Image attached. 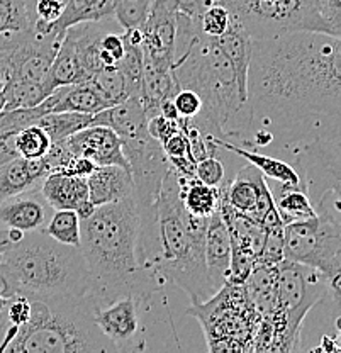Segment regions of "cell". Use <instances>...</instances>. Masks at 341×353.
<instances>
[{"instance_id":"cell-1","label":"cell","mask_w":341,"mask_h":353,"mask_svg":"<svg viewBox=\"0 0 341 353\" xmlns=\"http://www.w3.org/2000/svg\"><path fill=\"white\" fill-rule=\"evenodd\" d=\"M340 41L314 31L251 38L247 77L251 128L270 131L275 139L316 121L341 119Z\"/></svg>"},{"instance_id":"cell-2","label":"cell","mask_w":341,"mask_h":353,"mask_svg":"<svg viewBox=\"0 0 341 353\" xmlns=\"http://www.w3.org/2000/svg\"><path fill=\"white\" fill-rule=\"evenodd\" d=\"M139 216L134 194L95 208L80 221V252L92 279L95 304L126 294L153 297L160 292L138 262Z\"/></svg>"},{"instance_id":"cell-3","label":"cell","mask_w":341,"mask_h":353,"mask_svg":"<svg viewBox=\"0 0 341 353\" xmlns=\"http://www.w3.org/2000/svg\"><path fill=\"white\" fill-rule=\"evenodd\" d=\"M172 72L178 87L190 88L203 101V110L190 123L205 136L240 143L251 128L250 109L238 90L233 65L214 38L199 32Z\"/></svg>"},{"instance_id":"cell-4","label":"cell","mask_w":341,"mask_h":353,"mask_svg":"<svg viewBox=\"0 0 341 353\" xmlns=\"http://www.w3.org/2000/svg\"><path fill=\"white\" fill-rule=\"evenodd\" d=\"M31 318L17 330L7 353L116 352L94 319V301L80 297H29Z\"/></svg>"},{"instance_id":"cell-5","label":"cell","mask_w":341,"mask_h":353,"mask_svg":"<svg viewBox=\"0 0 341 353\" xmlns=\"http://www.w3.org/2000/svg\"><path fill=\"white\" fill-rule=\"evenodd\" d=\"M2 259L25 297L90 296L92 279L79 246L63 245L45 231H29Z\"/></svg>"},{"instance_id":"cell-6","label":"cell","mask_w":341,"mask_h":353,"mask_svg":"<svg viewBox=\"0 0 341 353\" xmlns=\"http://www.w3.org/2000/svg\"><path fill=\"white\" fill-rule=\"evenodd\" d=\"M326 294L340 303L333 294L331 282L322 272L307 265L284 259L275 272V309L270 316L272 336L280 341L278 350H292L299 338L304 318Z\"/></svg>"},{"instance_id":"cell-7","label":"cell","mask_w":341,"mask_h":353,"mask_svg":"<svg viewBox=\"0 0 341 353\" xmlns=\"http://www.w3.org/2000/svg\"><path fill=\"white\" fill-rule=\"evenodd\" d=\"M216 3L225 6L251 38H272L292 31L335 36L322 19L318 0H216Z\"/></svg>"},{"instance_id":"cell-8","label":"cell","mask_w":341,"mask_h":353,"mask_svg":"<svg viewBox=\"0 0 341 353\" xmlns=\"http://www.w3.org/2000/svg\"><path fill=\"white\" fill-rule=\"evenodd\" d=\"M284 256L322 272L340 297L341 218L333 212H318L314 218L284 226Z\"/></svg>"},{"instance_id":"cell-9","label":"cell","mask_w":341,"mask_h":353,"mask_svg":"<svg viewBox=\"0 0 341 353\" xmlns=\"http://www.w3.org/2000/svg\"><path fill=\"white\" fill-rule=\"evenodd\" d=\"M152 297L126 294L109 303H94V319L116 352H143L146 340L143 338L145 321L143 311Z\"/></svg>"},{"instance_id":"cell-10","label":"cell","mask_w":341,"mask_h":353,"mask_svg":"<svg viewBox=\"0 0 341 353\" xmlns=\"http://www.w3.org/2000/svg\"><path fill=\"white\" fill-rule=\"evenodd\" d=\"M218 189L234 211L248 216L256 223H262L267 212L275 208L269 182L251 163L240 168L233 179H226Z\"/></svg>"},{"instance_id":"cell-11","label":"cell","mask_w":341,"mask_h":353,"mask_svg":"<svg viewBox=\"0 0 341 353\" xmlns=\"http://www.w3.org/2000/svg\"><path fill=\"white\" fill-rule=\"evenodd\" d=\"M73 157H87L95 165H119L130 170L123 139L107 126H89L65 139Z\"/></svg>"},{"instance_id":"cell-12","label":"cell","mask_w":341,"mask_h":353,"mask_svg":"<svg viewBox=\"0 0 341 353\" xmlns=\"http://www.w3.org/2000/svg\"><path fill=\"white\" fill-rule=\"evenodd\" d=\"M53 211L41 190H25L0 202V228L19 230L24 233L45 230Z\"/></svg>"},{"instance_id":"cell-13","label":"cell","mask_w":341,"mask_h":353,"mask_svg":"<svg viewBox=\"0 0 341 353\" xmlns=\"http://www.w3.org/2000/svg\"><path fill=\"white\" fill-rule=\"evenodd\" d=\"M43 197L53 209H72L80 219L89 218L95 211L89 196V185L83 176H73L51 172L43 179L41 187Z\"/></svg>"},{"instance_id":"cell-14","label":"cell","mask_w":341,"mask_h":353,"mask_svg":"<svg viewBox=\"0 0 341 353\" xmlns=\"http://www.w3.org/2000/svg\"><path fill=\"white\" fill-rule=\"evenodd\" d=\"M90 126H107L123 141L141 139L148 134V116L139 97H130L92 116Z\"/></svg>"},{"instance_id":"cell-15","label":"cell","mask_w":341,"mask_h":353,"mask_svg":"<svg viewBox=\"0 0 341 353\" xmlns=\"http://www.w3.org/2000/svg\"><path fill=\"white\" fill-rule=\"evenodd\" d=\"M48 174L50 170L45 158L25 160L14 154L6 160H0V202L25 190L39 189Z\"/></svg>"},{"instance_id":"cell-16","label":"cell","mask_w":341,"mask_h":353,"mask_svg":"<svg viewBox=\"0 0 341 353\" xmlns=\"http://www.w3.org/2000/svg\"><path fill=\"white\" fill-rule=\"evenodd\" d=\"M231 260V234L221 211L216 209L207 221L205 230V267L212 284L219 290L226 285Z\"/></svg>"},{"instance_id":"cell-17","label":"cell","mask_w":341,"mask_h":353,"mask_svg":"<svg viewBox=\"0 0 341 353\" xmlns=\"http://www.w3.org/2000/svg\"><path fill=\"white\" fill-rule=\"evenodd\" d=\"M89 196L95 208L131 196L134 183L131 172L119 165H97L87 176Z\"/></svg>"},{"instance_id":"cell-18","label":"cell","mask_w":341,"mask_h":353,"mask_svg":"<svg viewBox=\"0 0 341 353\" xmlns=\"http://www.w3.org/2000/svg\"><path fill=\"white\" fill-rule=\"evenodd\" d=\"M214 41L233 65L238 90H240L241 99L247 101V77L251 54V36L245 31L240 22L231 17L229 28L226 29L225 34L214 38Z\"/></svg>"},{"instance_id":"cell-19","label":"cell","mask_w":341,"mask_h":353,"mask_svg":"<svg viewBox=\"0 0 341 353\" xmlns=\"http://www.w3.org/2000/svg\"><path fill=\"white\" fill-rule=\"evenodd\" d=\"M212 141H214L221 150H226V152H231L238 154L240 158H243V160H247L248 163L253 165V167L258 168L265 179L277 180V182L287 183V185H297L302 189L299 174H297V170L289 163V161L277 158L275 154H267L262 152H256V150H248L245 148V146L234 145V143L223 138H212Z\"/></svg>"},{"instance_id":"cell-20","label":"cell","mask_w":341,"mask_h":353,"mask_svg":"<svg viewBox=\"0 0 341 353\" xmlns=\"http://www.w3.org/2000/svg\"><path fill=\"white\" fill-rule=\"evenodd\" d=\"M54 95H56V101H54L53 112L70 110V112L97 114L112 105L90 82L56 87Z\"/></svg>"},{"instance_id":"cell-21","label":"cell","mask_w":341,"mask_h":353,"mask_svg":"<svg viewBox=\"0 0 341 353\" xmlns=\"http://www.w3.org/2000/svg\"><path fill=\"white\" fill-rule=\"evenodd\" d=\"M267 182H269L270 192H272L275 209H277L284 226L289 223H296V221L314 218L318 214L304 189L270 179H267Z\"/></svg>"},{"instance_id":"cell-22","label":"cell","mask_w":341,"mask_h":353,"mask_svg":"<svg viewBox=\"0 0 341 353\" xmlns=\"http://www.w3.org/2000/svg\"><path fill=\"white\" fill-rule=\"evenodd\" d=\"M275 272L277 265L256 262L250 277L245 282L248 299L263 316H270L275 309Z\"/></svg>"},{"instance_id":"cell-23","label":"cell","mask_w":341,"mask_h":353,"mask_svg":"<svg viewBox=\"0 0 341 353\" xmlns=\"http://www.w3.org/2000/svg\"><path fill=\"white\" fill-rule=\"evenodd\" d=\"M50 80L54 87L85 82V73H83L82 63H80L79 51H76L75 43L67 32H65L56 54H54L53 63H51Z\"/></svg>"},{"instance_id":"cell-24","label":"cell","mask_w":341,"mask_h":353,"mask_svg":"<svg viewBox=\"0 0 341 353\" xmlns=\"http://www.w3.org/2000/svg\"><path fill=\"white\" fill-rule=\"evenodd\" d=\"M114 14V0H68L60 19L53 24L51 31L65 34L73 24L89 21H102Z\"/></svg>"},{"instance_id":"cell-25","label":"cell","mask_w":341,"mask_h":353,"mask_svg":"<svg viewBox=\"0 0 341 353\" xmlns=\"http://www.w3.org/2000/svg\"><path fill=\"white\" fill-rule=\"evenodd\" d=\"M182 190V202L189 212L196 216L209 218L219 205V190L216 187H209L205 183L187 176L177 175Z\"/></svg>"},{"instance_id":"cell-26","label":"cell","mask_w":341,"mask_h":353,"mask_svg":"<svg viewBox=\"0 0 341 353\" xmlns=\"http://www.w3.org/2000/svg\"><path fill=\"white\" fill-rule=\"evenodd\" d=\"M54 92L51 83L29 82V80H9L3 85V108L2 109H21L34 108Z\"/></svg>"},{"instance_id":"cell-27","label":"cell","mask_w":341,"mask_h":353,"mask_svg":"<svg viewBox=\"0 0 341 353\" xmlns=\"http://www.w3.org/2000/svg\"><path fill=\"white\" fill-rule=\"evenodd\" d=\"M92 116L94 114L70 112V110L48 112L45 116H41L38 124L48 132L51 143H58L70 138L75 132L82 131L83 128H89L92 124Z\"/></svg>"},{"instance_id":"cell-28","label":"cell","mask_w":341,"mask_h":353,"mask_svg":"<svg viewBox=\"0 0 341 353\" xmlns=\"http://www.w3.org/2000/svg\"><path fill=\"white\" fill-rule=\"evenodd\" d=\"M31 32L24 0H0V39H21Z\"/></svg>"},{"instance_id":"cell-29","label":"cell","mask_w":341,"mask_h":353,"mask_svg":"<svg viewBox=\"0 0 341 353\" xmlns=\"http://www.w3.org/2000/svg\"><path fill=\"white\" fill-rule=\"evenodd\" d=\"M12 148L17 157H23L25 160H39L51 148V139L39 124H32L12 136Z\"/></svg>"},{"instance_id":"cell-30","label":"cell","mask_w":341,"mask_h":353,"mask_svg":"<svg viewBox=\"0 0 341 353\" xmlns=\"http://www.w3.org/2000/svg\"><path fill=\"white\" fill-rule=\"evenodd\" d=\"M80 216L72 209H54L48 221L45 231L53 240L63 245L79 246L80 245Z\"/></svg>"},{"instance_id":"cell-31","label":"cell","mask_w":341,"mask_h":353,"mask_svg":"<svg viewBox=\"0 0 341 353\" xmlns=\"http://www.w3.org/2000/svg\"><path fill=\"white\" fill-rule=\"evenodd\" d=\"M153 0H114V19L126 29L141 28L148 17Z\"/></svg>"},{"instance_id":"cell-32","label":"cell","mask_w":341,"mask_h":353,"mask_svg":"<svg viewBox=\"0 0 341 353\" xmlns=\"http://www.w3.org/2000/svg\"><path fill=\"white\" fill-rule=\"evenodd\" d=\"M87 82H90L92 85L97 88L112 105L127 99L123 75H121L116 66H104L101 72L95 73Z\"/></svg>"},{"instance_id":"cell-33","label":"cell","mask_w":341,"mask_h":353,"mask_svg":"<svg viewBox=\"0 0 341 353\" xmlns=\"http://www.w3.org/2000/svg\"><path fill=\"white\" fill-rule=\"evenodd\" d=\"M231 14L221 3H212L204 10L199 19L200 32L207 38H219L229 28Z\"/></svg>"},{"instance_id":"cell-34","label":"cell","mask_w":341,"mask_h":353,"mask_svg":"<svg viewBox=\"0 0 341 353\" xmlns=\"http://www.w3.org/2000/svg\"><path fill=\"white\" fill-rule=\"evenodd\" d=\"M284 224L267 230L265 240L260 250L256 262L265 265H277L284 260Z\"/></svg>"},{"instance_id":"cell-35","label":"cell","mask_w":341,"mask_h":353,"mask_svg":"<svg viewBox=\"0 0 341 353\" xmlns=\"http://www.w3.org/2000/svg\"><path fill=\"white\" fill-rule=\"evenodd\" d=\"M124 31H109L105 32L99 43V58L102 66H116L117 61L124 57L126 41H124Z\"/></svg>"},{"instance_id":"cell-36","label":"cell","mask_w":341,"mask_h":353,"mask_svg":"<svg viewBox=\"0 0 341 353\" xmlns=\"http://www.w3.org/2000/svg\"><path fill=\"white\" fill-rule=\"evenodd\" d=\"M196 179L205 185L218 189L226 180L225 165L218 157H205L196 161Z\"/></svg>"},{"instance_id":"cell-37","label":"cell","mask_w":341,"mask_h":353,"mask_svg":"<svg viewBox=\"0 0 341 353\" xmlns=\"http://www.w3.org/2000/svg\"><path fill=\"white\" fill-rule=\"evenodd\" d=\"M172 101H174L175 109H177L178 119H192L203 110V101L190 88H180Z\"/></svg>"},{"instance_id":"cell-38","label":"cell","mask_w":341,"mask_h":353,"mask_svg":"<svg viewBox=\"0 0 341 353\" xmlns=\"http://www.w3.org/2000/svg\"><path fill=\"white\" fill-rule=\"evenodd\" d=\"M178 131H180L178 121L168 119V117L161 116V114H156V116L148 119V134L152 136L153 139H156L160 145H163L170 136L177 134Z\"/></svg>"},{"instance_id":"cell-39","label":"cell","mask_w":341,"mask_h":353,"mask_svg":"<svg viewBox=\"0 0 341 353\" xmlns=\"http://www.w3.org/2000/svg\"><path fill=\"white\" fill-rule=\"evenodd\" d=\"M31 318V301L25 296H17L10 299L7 307V323L12 326H24Z\"/></svg>"},{"instance_id":"cell-40","label":"cell","mask_w":341,"mask_h":353,"mask_svg":"<svg viewBox=\"0 0 341 353\" xmlns=\"http://www.w3.org/2000/svg\"><path fill=\"white\" fill-rule=\"evenodd\" d=\"M97 165L87 157H72L67 163H63L61 167H58L56 170L58 174H65V175H73V176H83L87 179L92 172L95 170Z\"/></svg>"},{"instance_id":"cell-41","label":"cell","mask_w":341,"mask_h":353,"mask_svg":"<svg viewBox=\"0 0 341 353\" xmlns=\"http://www.w3.org/2000/svg\"><path fill=\"white\" fill-rule=\"evenodd\" d=\"M0 296L6 299H14V297L21 296L16 277L6 260L2 259V253H0Z\"/></svg>"},{"instance_id":"cell-42","label":"cell","mask_w":341,"mask_h":353,"mask_svg":"<svg viewBox=\"0 0 341 353\" xmlns=\"http://www.w3.org/2000/svg\"><path fill=\"white\" fill-rule=\"evenodd\" d=\"M161 148H163V152H165V154H167V158L192 157V153H190L189 141H187L185 134H183L182 131H178L177 134L170 136V138H168L167 141L161 145Z\"/></svg>"},{"instance_id":"cell-43","label":"cell","mask_w":341,"mask_h":353,"mask_svg":"<svg viewBox=\"0 0 341 353\" xmlns=\"http://www.w3.org/2000/svg\"><path fill=\"white\" fill-rule=\"evenodd\" d=\"M175 2H177L178 12H183L192 19L199 21L204 10L212 3H216V0H175Z\"/></svg>"},{"instance_id":"cell-44","label":"cell","mask_w":341,"mask_h":353,"mask_svg":"<svg viewBox=\"0 0 341 353\" xmlns=\"http://www.w3.org/2000/svg\"><path fill=\"white\" fill-rule=\"evenodd\" d=\"M340 333H336L335 336H324L321 340V347L316 348V352H340Z\"/></svg>"},{"instance_id":"cell-45","label":"cell","mask_w":341,"mask_h":353,"mask_svg":"<svg viewBox=\"0 0 341 353\" xmlns=\"http://www.w3.org/2000/svg\"><path fill=\"white\" fill-rule=\"evenodd\" d=\"M9 303L10 299L0 296V341H2L7 326H9V323H7V307H9Z\"/></svg>"},{"instance_id":"cell-46","label":"cell","mask_w":341,"mask_h":353,"mask_svg":"<svg viewBox=\"0 0 341 353\" xmlns=\"http://www.w3.org/2000/svg\"><path fill=\"white\" fill-rule=\"evenodd\" d=\"M2 90H3V87H0V110H2V108H3V94H2Z\"/></svg>"},{"instance_id":"cell-47","label":"cell","mask_w":341,"mask_h":353,"mask_svg":"<svg viewBox=\"0 0 341 353\" xmlns=\"http://www.w3.org/2000/svg\"><path fill=\"white\" fill-rule=\"evenodd\" d=\"M32 2H34V0H24V6H25V7H28V6H31ZM61 2H65V3H67L68 0H61Z\"/></svg>"},{"instance_id":"cell-48","label":"cell","mask_w":341,"mask_h":353,"mask_svg":"<svg viewBox=\"0 0 341 353\" xmlns=\"http://www.w3.org/2000/svg\"><path fill=\"white\" fill-rule=\"evenodd\" d=\"M3 234H6V230H2V228H0V236H3Z\"/></svg>"}]
</instances>
